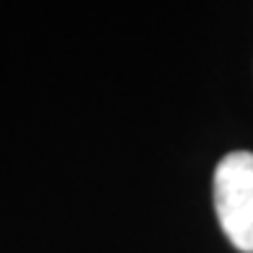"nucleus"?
<instances>
[{"label": "nucleus", "instance_id": "f257e3e1", "mask_svg": "<svg viewBox=\"0 0 253 253\" xmlns=\"http://www.w3.org/2000/svg\"><path fill=\"white\" fill-rule=\"evenodd\" d=\"M214 210L238 251L253 253V153H227L214 170Z\"/></svg>", "mask_w": 253, "mask_h": 253}]
</instances>
